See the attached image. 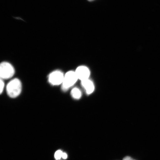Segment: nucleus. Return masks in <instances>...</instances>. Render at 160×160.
Wrapping results in <instances>:
<instances>
[{
  "mask_svg": "<svg viewBox=\"0 0 160 160\" xmlns=\"http://www.w3.org/2000/svg\"><path fill=\"white\" fill-rule=\"evenodd\" d=\"M22 90V85L20 80L18 78L12 79L7 86V91L10 98H16L21 94Z\"/></svg>",
  "mask_w": 160,
  "mask_h": 160,
  "instance_id": "f257e3e1",
  "label": "nucleus"
},
{
  "mask_svg": "<svg viewBox=\"0 0 160 160\" xmlns=\"http://www.w3.org/2000/svg\"><path fill=\"white\" fill-rule=\"evenodd\" d=\"M78 80L75 71H70L67 72L64 75L62 89L64 91H67L70 88L72 87Z\"/></svg>",
  "mask_w": 160,
  "mask_h": 160,
  "instance_id": "f03ea898",
  "label": "nucleus"
},
{
  "mask_svg": "<svg viewBox=\"0 0 160 160\" xmlns=\"http://www.w3.org/2000/svg\"><path fill=\"white\" fill-rule=\"evenodd\" d=\"M14 68L11 64L7 62H3L0 66V76L2 79L11 78L14 75Z\"/></svg>",
  "mask_w": 160,
  "mask_h": 160,
  "instance_id": "7ed1b4c3",
  "label": "nucleus"
},
{
  "mask_svg": "<svg viewBox=\"0 0 160 160\" xmlns=\"http://www.w3.org/2000/svg\"><path fill=\"white\" fill-rule=\"evenodd\" d=\"M64 75L61 71H56L52 72L49 76V82L53 85L62 84Z\"/></svg>",
  "mask_w": 160,
  "mask_h": 160,
  "instance_id": "20e7f679",
  "label": "nucleus"
},
{
  "mask_svg": "<svg viewBox=\"0 0 160 160\" xmlns=\"http://www.w3.org/2000/svg\"><path fill=\"white\" fill-rule=\"evenodd\" d=\"M78 79L81 81L89 79L91 73L88 68L85 66H80L77 68L75 71Z\"/></svg>",
  "mask_w": 160,
  "mask_h": 160,
  "instance_id": "39448f33",
  "label": "nucleus"
},
{
  "mask_svg": "<svg viewBox=\"0 0 160 160\" xmlns=\"http://www.w3.org/2000/svg\"><path fill=\"white\" fill-rule=\"evenodd\" d=\"M81 81L82 85L88 94H91L95 90V86L91 80L89 79Z\"/></svg>",
  "mask_w": 160,
  "mask_h": 160,
  "instance_id": "423d86ee",
  "label": "nucleus"
},
{
  "mask_svg": "<svg viewBox=\"0 0 160 160\" xmlns=\"http://www.w3.org/2000/svg\"><path fill=\"white\" fill-rule=\"evenodd\" d=\"M71 95L74 99H79L82 97L81 91L77 88H73L71 91Z\"/></svg>",
  "mask_w": 160,
  "mask_h": 160,
  "instance_id": "0eeeda50",
  "label": "nucleus"
},
{
  "mask_svg": "<svg viewBox=\"0 0 160 160\" xmlns=\"http://www.w3.org/2000/svg\"><path fill=\"white\" fill-rule=\"evenodd\" d=\"M63 153L61 151H58L56 152L55 155V157L56 159H59L61 157Z\"/></svg>",
  "mask_w": 160,
  "mask_h": 160,
  "instance_id": "6e6552de",
  "label": "nucleus"
},
{
  "mask_svg": "<svg viewBox=\"0 0 160 160\" xmlns=\"http://www.w3.org/2000/svg\"><path fill=\"white\" fill-rule=\"evenodd\" d=\"M5 87V83L4 82L3 80L1 79V94L4 88Z\"/></svg>",
  "mask_w": 160,
  "mask_h": 160,
  "instance_id": "1a4fd4ad",
  "label": "nucleus"
},
{
  "mask_svg": "<svg viewBox=\"0 0 160 160\" xmlns=\"http://www.w3.org/2000/svg\"><path fill=\"white\" fill-rule=\"evenodd\" d=\"M123 160H135V159L132 158L131 157H127L124 158Z\"/></svg>",
  "mask_w": 160,
  "mask_h": 160,
  "instance_id": "9d476101",
  "label": "nucleus"
},
{
  "mask_svg": "<svg viewBox=\"0 0 160 160\" xmlns=\"http://www.w3.org/2000/svg\"><path fill=\"white\" fill-rule=\"evenodd\" d=\"M62 157L64 159H67V154L65 153H63L62 155Z\"/></svg>",
  "mask_w": 160,
  "mask_h": 160,
  "instance_id": "9b49d317",
  "label": "nucleus"
},
{
  "mask_svg": "<svg viewBox=\"0 0 160 160\" xmlns=\"http://www.w3.org/2000/svg\"><path fill=\"white\" fill-rule=\"evenodd\" d=\"M88 1H93V0H88Z\"/></svg>",
  "mask_w": 160,
  "mask_h": 160,
  "instance_id": "f8f14e48",
  "label": "nucleus"
}]
</instances>
